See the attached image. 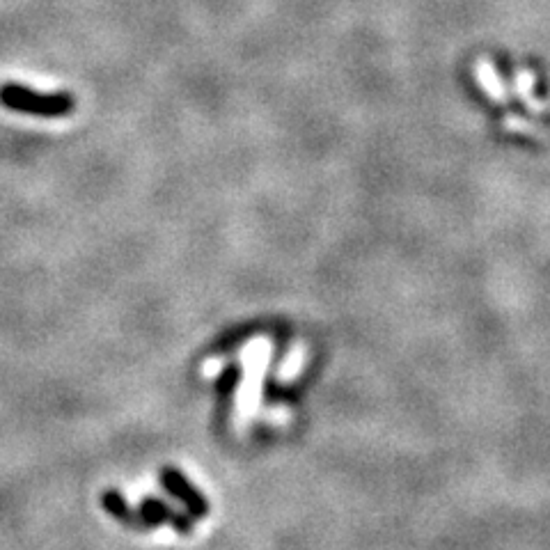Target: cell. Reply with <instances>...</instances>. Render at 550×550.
<instances>
[{
  "instance_id": "2",
  "label": "cell",
  "mask_w": 550,
  "mask_h": 550,
  "mask_svg": "<svg viewBox=\"0 0 550 550\" xmlns=\"http://www.w3.org/2000/svg\"><path fill=\"white\" fill-rule=\"evenodd\" d=\"M161 486L170 495L182 502V505L188 509V514L195 518H204L209 514V502L204 495L195 489V486L188 482V479L179 473L177 468H163L161 470Z\"/></svg>"
},
{
  "instance_id": "5",
  "label": "cell",
  "mask_w": 550,
  "mask_h": 550,
  "mask_svg": "<svg viewBox=\"0 0 550 550\" xmlns=\"http://www.w3.org/2000/svg\"><path fill=\"white\" fill-rule=\"evenodd\" d=\"M241 381V367L230 365L225 369V372H220L216 388L220 392V397H230L234 390H237V385Z\"/></svg>"
},
{
  "instance_id": "4",
  "label": "cell",
  "mask_w": 550,
  "mask_h": 550,
  "mask_svg": "<svg viewBox=\"0 0 550 550\" xmlns=\"http://www.w3.org/2000/svg\"><path fill=\"white\" fill-rule=\"evenodd\" d=\"M101 505H104L106 512L115 518V521H120L122 525H127V528L133 530H143V525H140L138 512H133L129 507V502L124 500V495L115 489H108L101 493Z\"/></svg>"
},
{
  "instance_id": "3",
  "label": "cell",
  "mask_w": 550,
  "mask_h": 550,
  "mask_svg": "<svg viewBox=\"0 0 550 550\" xmlns=\"http://www.w3.org/2000/svg\"><path fill=\"white\" fill-rule=\"evenodd\" d=\"M138 518H140V525H143V530H152L156 525H163V523H170L179 534H191L193 530L191 518H186L184 514H177L175 509L165 505V502L159 498H147L140 502Z\"/></svg>"
},
{
  "instance_id": "1",
  "label": "cell",
  "mask_w": 550,
  "mask_h": 550,
  "mask_svg": "<svg viewBox=\"0 0 550 550\" xmlns=\"http://www.w3.org/2000/svg\"><path fill=\"white\" fill-rule=\"evenodd\" d=\"M0 104L17 113L37 115V117H65L74 110L76 101L72 94H37L23 85H3L0 88Z\"/></svg>"
}]
</instances>
